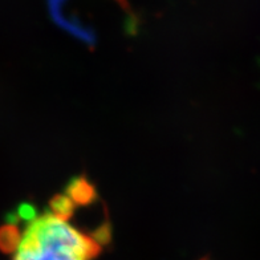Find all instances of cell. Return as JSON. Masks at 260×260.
<instances>
[{"label":"cell","instance_id":"6da1fadb","mask_svg":"<svg viewBox=\"0 0 260 260\" xmlns=\"http://www.w3.org/2000/svg\"><path fill=\"white\" fill-rule=\"evenodd\" d=\"M103 246L49 212L27 224L14 260H93Z\"/></svg>","mask_w":260,"mask_h":260},{"label":"cell","instance_id":"7a4b0ae2","mask_svg":"<svg viewBox=\"0 0 260 260\" xmlns=\"http://www.w3.org/2000/svg\"><path fill=\"white\" fill-rule=\"evenodd\" d=\"M67 197L77 206H92L99 198L96 187L85 177H77L69 182L67 187Z\"/></svg>","mask_w":260,"mask_h":260},{"label":"cell","instance_id":"3957f363","mask_svg":"<svg viewBox=\"0 0 260 260\" xmlns=\"http://www.w3.org/2000/svg\"><path fill=\"white\" fill-rule=\"evenodd\" d=\"M76 211V206L67 195H56L49 202V214L57 219L68 222Z\"/></svg>","mask_w":260,"mask_h":260},{"label":"cell","instance_id":"277c9868","mask_svg":"<svg viewBox=\"0 0 260 260\" xmlns=\"http://www.w3.org/2000/svg\"><path fill=\"white\" fill-rule=\"evenodd\" d=\"M20 233L17 224H11L0 227V251L3 252H15L19 243H20Z\"/></svg>","mask_w":260,"mask_h":260},{"label":"cell","instance_id":"5b68a950","mask_svg":"<svg viewBox=\"0 0 260 260\" xmlns=\"http://www.w3.org/2000/svg\"><path fill=\"white\" fill-rule=\"evenodd\" d=\"M203 260H206V259H203Z\"/></svg>","mask_w":260,"mask_h":260}]
</instances>
